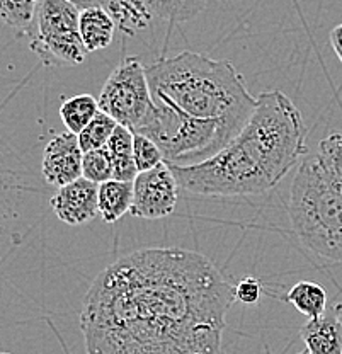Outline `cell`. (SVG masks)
Masks as SVG:
<instances>
[{"label": "cell", "mask_w": 342, "mask_h": 354, "mask_svg": "<svg viewBox=\"0 0 342 354\" xmlns=\"http://www.w3.org/2000/svg\"><path fill=\"white\" fill-rule=\"evenodd\" d=\"M235 286L203 254L135 250L94 279L80 329L87 354H222Z\"/></svg>", "instance_id": "cell-1"}, {"label": "cell", "mask_w": 342, "mask_h": 354, "mask_svg": "<svg viewBox=\"0 0 342 354\" xmlns=\"http://www.w3.org/2000/svg\"><path fill=\"white\" fill-rule=\"evenodd\" d=\"M307 127L281 91L263 92L240 133L194 165H171L179 187L200 196H247L278 186L307 153Z\"/></svg>", "instance_id": "cell-2"}, {"label": "cell", "mask_w": 342, "mask_h": 354, "mask_svg": "<svg viewBox=\"0 0 342 354\" xmlns=\"http://www.w3.org/2000/svg\"><path fill=\"white\" fill-rule=\"evenodd\" d=\"M152 99L157 104L198 118L223 120L244 128L257 97L228 60H215L205 53L182 51L162 57L146 66Z\"/></svg>", "instance_id": "cell-3"}, {"label": "cell", "mask_w": 342, "mask_h": 354, "mask_svg": "<svg viewBox=\"0 0 342 354\" xmlns=\"http://www.w3.org/2000/svg\"><path fill=\"white\" fill-rule=\"evenodd\" d=\"M288 212L293 232L308 252L342 264V180L315 153L301 160L293 177Z\"/></svg>", "instance_id": "cell-4"}, {"label": "cell", "mask_w": 342, "mask_h": 354, "mask_svg": "<svg viewBox=\"0 0 342 354\" xmlns=\"http://www.w3.org/2000/svg\"><path fill=\"white\" fill-rule=\"evenodd\" d=\"M80 9L70 0H39L29 48L45 65H82L87 48L79 28Z\"/></svg>", "instance_id": "cell-5"}, {"label": "cell", "mask_w": 342, "mask_h": 354, "mask_svg": "<svg viewBox=\"0 0 342 354\" xmlns=\"http://www.w3.org/2000/svg\"><path fill=\"white\" fill-rule=\"evenodd\" d=\"M97 101L99 109L114 118L117 124L138 133L155 106L146 79V66L137 57L124 58L106 80Z\"/></svg>", "instance_id": "cell-6"}, {"label": "cell", "mask_w": 342, "mask_h": 354, "mask_svg": "<svg viewBox=\"0 0 342 354\" xmlns=\"http://www.w3.org/2000/svg\"><path fill=\"white\" fill-rule=\"evenodd\" d=\"M179 183L167 162L150 171L138 172L133 180V203L130 213L137 218L159 220L172 215L178 206Z\"/></svg>", "instance_id": "cell-7"}, {"label": "cell", "mask_w": 342, "mask_h": 354, "mask_svg": "<svg viewBox=\"0 0 342 354\" xmlns=\"http://www.w3.org/2000/svg\"><path fill=\"white\" fill-rule=\"evenodd\" d=\"M84 150L79 136L72 131L60 133L45 147L41 172L48 184L61 187L82 177Z\"/></svg>", "instance_id": "cell-8"}, {"label": "cell", "mask_w": 342, "mask_h": 354, "mask_svg": "<svg viewBox=\"0 0 342 354\" xmlns=\"http://www.w3.org/2000/svg\"><path fill=\"white\" fill-rule=\"evenodd\" d=\"M99 184L86 177H79L73 183L58 187L51 198V208L64 223L77 225L89 223L99 215Z\"/></svg>", "instance_id": "cell-9"}, {"label": "cell", "mask_w": 342, "mask_h": 354, "mask_svg": "<svg viewBox=\"0 0 342 354\" xmlns=\"http://www.w3.org/2000/svg\"><path fill=\"white\" fill-rule=\"evenodd\" d=\"M300 335L310 354H342V326L336 307L308 320Z\"/></svg>", "instance_id": "cell-10"}, {"label": "cell", "mask_w": 342, "mask_h": 354, "mask_svg": "<svg viewBox=\"0 0 342 354\" xmlns=\"http://www.w3.org/2000/svg\"><path fill=\"white\" fill-rule=\"evenodd\" d=\"M79 28L84 46L91 53L111 44L116 22L106 7L94 6L80 10Z\"/></svg>", "instance_id": "cell-11"}, {"label": "cell", "mask_w": 342, "mask_h": 354, "mask_svg": "<svg viewBox=\"0 0 342 354\" xmlns=\"http://www.w3.org/2000/svg\"><path fill=\"white\" fill-rule=\"evenodd\" d=\"M99 215L106 223L123 218L133 203V183L109 179L99 184Z\"/></svg>", "instance_id": "cell-12"}, {"label": "cell", "mask_w": 342, "mask_h": 354, "mask_svg": "<svg viewBox=\"0 0 342 354\" xmlns=\"http://www.w3.org/2000/svg\"><path fill=\"white\" fill-rule=\"evenodd\" d=\"M133 135L130 128L117 124L108 142V150L113 157V179L133 183L138 176L133 158Z\"/></svg>", "instance_id": "cell-13"}, {"label": "cell", "mask_w": 342, "mask_h": 354, "mask_svg": "<svg viewBox=\"0 0 342 354\" xmlns=\"http://www.w3.org/2000/svg\"><path fill=\"white\" fill-rule=\"evenodd\" d=\"M286 301L308 319L320 317L327 310V293L322 285L314 281H298L286 293Z\"/></svg>", "instance_id": "cell-14"}, {"label": "cell", "mask_w": 342, "mask_h": 354, "mask_svg": "<svg viewBox=\"0 0 342 354\" xmlns=\"http://www.w3.org/2000/svg\"><path fill=\"white\" fill-rule=\"evenodd\" d=\"M99 101L91 94H79L60 106V118L68 131L79 135L97 114Z\"/></svg>", "instance_id": "cell-15"}, {"label": "cell", "mask_w": 342, "mask_h": 354, "mask_svg": "<svg viewBox=\"0 0 342 354\" xmlns=\"http://www.w3.org/2000/svg\"><path fill=\"white\" fill-rule=\"evenodd\" d=\"M106 9L109 10L117 28L128 35H133L137 29H143L152 19L149 6H138L133 0H108Z\"/></svg>", "instance_id": "cell-16"}, {"label": "cell", "mask_w": 342, "mask_h": 354, "mask_svg": "<svg viewBox=\"0 0 342 354\" xmlns=\"http://www.w3.org/2000/svg\"><path fill=\"white\" fill-rule=\"evenodd\" d=\"M39 0H0V21L17 31L29 36L32 31Z\"/></svg>", "instance_id": "cell-17"}, {"label": "cell", "mask_w": 342, "mask_h": 354, "mask_svg": "<svg viewBox=\"0 0 342 354\" xmlns=\"http://www.w3.org/2000/svg\"><path fill=\"white\" fill-rule=\"evenodd\" d=\"M208 0H146L150 12L169 22L194 19L205 9Z\"/></svg>", "instance_id": "cell-18"}, {"label": "cell", "mask_w": 342, "mask_h": 354, "mask_svg": "<svg viewBox=\"0 0 342 354\" xmlns=\"http://www.w3.org/2000/svg\"><path fill=\"white\" fill-rule=\"evenodd\" d=\"M116 127H117L116 120L109 116L108 113L99 109L97 114L91 120V123L87 124L79 135H77L79 136L80 149H82L84 152H89V150L106 147Z\"/></svg>", "instance_id": "cell-19"}, {"label": "cell", "mask_w": 342, "mask_h": 354, "mask_svg": "<svg viewBox=\"0 0 342 354\" xmlns=\"http://www.w3.org/2000/svg\"><path fill=\"white\" fill-rule=\"evenodd\" d=\"M82 176L95 184L113 179V157L108 147L84 152Z\"/></svg>", "instance_id": "cell-20"}, {"label": "cell", "mask_w": 342, "mask_h": 354, "mask_svg": "<svg viewBox=\"0 0 342 354\" xmlns=\"http://www.w3.org/2000/svg\"><path fill=\"white\" fill-rule=\"evenodd\" d=\"M317 158L332 176L342 180V130H336L320 140Z\"/></svg>", "instance_id": "cell-21"}, {"label": "cell", "mask_w": 342, "mask_h": 354, "mask_svg": "<svg viewBox=\"0 0 342 354\" xmlns=\"http://www.w3.org/2000/svg\"><path fill=\"white\" fill-rule=\"evenodd\" d=\"M133 158L137 164L138 172L150 171L160 162H164V153L152 138L142 133L133 135Z\"/></svg>", "instance_id": "cell-22"}, {"label": "cell", "mask_w": 342, "mask_h": 354, "mask_svg": "<svg viewBox=\"0 0 342 354\" xmlns=\"http://www.w3.org/2000/svg\"><path fill=\"white\" fill-rule=\"evenodd\" d=\"M260 293H263V285L257 278L254 276H247V278L240 279L235 285V301H240L245 305H254L259 301Z\"/></svg>", "instance_id": "cell-23"}, {"label": "cell", "mask_w": 342, "mask_h": 354, "mask_svg": "<svg viewBox=\"0 0 342 354\" xmlns=\"http://www.w3.org/2000/svg\"><path fill=\"white\" fill-rule=\"evenodd\" d=\"M330 44H332L334 51L342 64V22L330 31Z\"/></svg>", "instance_id": "cell-24"}, {"label": "cell", "mask_w": 342, "mask_h": 354, "mask_svg": "<svg viewBox=\"0 0 342 354\" xmlns=\"http://www.w3.org/2000/svg\"><path fill=\"white\" fill-rule=\"evenodd\" d=\"M72 3H75L80 10L87 9V7H94V6H102L106 7L108 0H70Z\"/></svg>", "instance_id": "cell-25"}, {"label": "cell", "mask_w": 342, "mask_h": 354, "mask_svg": "<svg viewBox=\"0 0 342 354\" xmlns=\"http://www.w3.org/2000/svg\"><path fill=\"white\" fill-rule=\"evenodd\" d=\"M336 310H337V317H339L341 326H342V304L341 305H336Z\"/></svg>", "instance_id": "cell-26"}, {"label": "cell", "mask_w": 342, "mask_h": 354, "mask_svg": "<svg viewBox=\"0 0 342 354\" xmlns=\"http://www.w3.org/2000/svg\"><path fill=\"white\" fill-rule=\"evenodd\" d=\"M135 3H138V6H146V0H133Z\"/></svg>", "instance_id": "cell-27"}, {"label": "cell", "mask_w": 342, "mask_h": 354, "mask_svg": "<svg viewBox=\"0 0 342 354\" xmlns=\"http://www.w3.org/2000/svg\"><path fill=\"white\" fill-rule=\"evenodd\" d=\"M298 354H310L308 351H301V353H298Z\"/></svg>", "instance_id": "cell-28"}]
</instances>
